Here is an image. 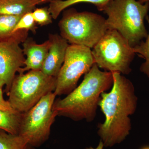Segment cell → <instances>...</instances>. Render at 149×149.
Segmentation results:
<instances>
[{"mask_svg": "<svg viewBox=\"0 0 149 149\" xmlns=\"http://www.w3.org/2000/svg\"><path fill=\"white\" fill-rule=\"evenodd\" d=\"M56 96L54 92L48 93L22 113L18 135L35 148L41 146L49 139L51 127L58 116L53 108Z\"/></svg>", "mask_w": 149, "mask_h": 149, "instance_id": "52a82bcc", "label": "cell"}, {"mask_svg": "<svg viewBox=\"0 0 149 149\" xmlns=\"http://www.w3.org/2000/svg\"><path fill=\"white\" fill-rule=\"evenodd\" d=\"M56 77L41 70H31L16 75L7 93L8 101L15 110L24 113L46 95L55 90Z\"/></svg>", "mask_w": 149, "mask_h": 149, "instance_id": "5b68a950", "label": "cell"}, {"mask_svg": "<svg viewBox=\"0 0 149 149\" xmlns=\"http://www.w3.org/2000/svg\"><path fill=\"white\" fill-rule=\"evenodd\" d=\"M44 1H46V2H47H47H50L51 1H52V0H44Z\"/></svg>", "mask_w": 149, "mask_h": 149, "instance_id": "603a6c76", "label": "cell"}, {"mask_svg": "<svg viewBox=\"0 0 149 149\" xmlns=\"http://www.w3.org/2000/svg\"><path fill=\"white\" fill-rule=\"evenodd\" d=\"M59 27L62 37L70 45L93 49L108 29L106 19L89 12H79L73 9L65 11Z\"/></svg>", "mask_w": 149, "mask_h": 149, "instance_id": "277c9868", "label": "cell"}, {"mask_svg": "<svg viewBox=\"0 0 149 149\" xmlns=\"http://www.w3.org/2000/svg\"><path fill=\"white\" fill-rule=\"evenodd\" d=\"M28 31L22 30L11 38L0 40V86L9 91L17 72L24 66L25 57L19 44L27 39Z\"/></svg>", "mask_w": 149, "mask_h": 149, "instance_id": "9c48e42d", "label": "cell"}, {"mask_svg": "<svg viewBox=\"0 0 149 149\" xmlns=\"http://www.w3.org/2000/svg\"><path fill=\"white\" fill-rule=\"evenodd\" d=\"M22 15H0V40L15 37L22 31L13 32L15 27Z\"/></svg>", "mask_w": 149, "mask_h": 149, "instance_id": "2e32d148", "label": "cell"}, {"mask_svg": "<svg viewBox=\"0 0 149 149\" xmlns=\"http://www.w3.org/2000/svg\"><path fill=\"white\" fill-rule=\"evenodd\" d=\"M112 74V88L102 93L98 104L105 119L98 125L97 133L105 147L120 144L129 135V116L136 111L138 102L133 83L119 72Z\"/></svg>", "mask_w": 149, "mask_h": 149, "instance_id": "6da1fadb", "label": "cell"}, {"mask_svg": "<svg viewBox=\"0 0 149 149\" xmlns=\"http://www.w3.org/2000/svg\"><path fill=\"white\" fill-rule=\"evenodd\" d=\"M138 1L139 2L143 4L147 2H149V0H139Z\"/></svg>", "mask_w": 149, "mask_h": 149, "instance_id": "7402d4cb", "label": "cell"}, {"mask_svg": "<svg viewBox=\"0 0 149 149\" xmlns=\"http://www.w3.org/2000/svg\"><path fill=\"white\" fill-rule=\"evenodd\" d=\"M50 45L49 39L42 44H38L31 38H27L22 43V50L26 58L24 66L19 70V74L31 70H41Z\"/></svg>", "mask_w": 149, "mask_h": 149, "instance_id": "8fae6325", "label": "cell"}, {"mask_svg": "<svg viewBox=\"0 0 149 149\" xmlns=\"http://www.w3.org/2000/svg\"><path fill=\"white\" fill-rule=\"evenodd\" d=\"M149 27V17H146ZM135 53L138 54L139 56L143 58L145 61L140 67L141 72L147 75L149 78V31L145 41H141L138 45L133 47Z\"/></svg>", "mask_w": 149, "mask_h": 149, "instance_id": "e0dca14e", "label": "cell"}, {"mask_svg": "<svg viewBox=\"0 0 149 149\" xmlns=\"http://www.w3.org/2000/svg\"><path fill=\"white\" fill-rule=\"evenodd\" d=\"M95 63L104 71L128 74L135 56L128 40L114 29H108L92 50Z\"/></svg>", "mask_w": 149, "mask_h": 149, "instance_id": "8992f818", "label": "cell"}, {"mask_svg": "<svg viewBox=\"0 0 149 149\" xmlns=\"http://www.w3.org/2000/svg\"><path fill=\"white\" fill-rule=\"evenodd\" d=\"M104 146V144L101 141H100L99 142L98 145L97 146V147L95 148H93L92 147H89L87 148L86 149H103Z\"/></svg>", "mask_w": 149, "mask_h": 149, "instance_id": "44dd1931", "label": "cell"}, {"mask_svg": "<svg viewBox=\"0 0 149 149\" xmlns=\"http://www.w3.org/2000/svg\"><path fill=\"white\" fill-rule=\"evenodd\" d=\"M51 45L42 67V72L48 76L56 77L64 62L68 42L58 35L49 37Z\"/></svg>", "mask_w": 149, "mask_h": 149, "instance_id": "30bf717a", "label": "cell"}, {"mask_svg": "<svg viewBox=\"0 0 149 149\" xmlns=\"http://www.w3.org/2000/svg\"><path fill=\"white\" fill-rule=\"evenodd\" d=\"M45 3L44 0H0V15H23Z\"/></svg>", "mask_w": 149, "mask_h": 149, "instance_id": "7c38bea8", "label": "cell"}, {"mask_svg": "<svg viewBox=\"0 0 149 149\" xmlns=\"http://www.w3.org/2000/svg\"><path fill=\"white\" fill-rule=\"evenodd\" d=\"M111 0H62L52 1L49 3L48 10L54 19L58 18L63 10L70 6L81 3H90L97 7L99 10L102 8Z\"/></svg>", "mask_w": 149, "mask_h": 149, "instance_id": "4fadbf2b", "label": "cell"}, {"mask_svg": "<svg viewBox=\"0 0 149 149\" xmlns=\"http://www.w3.org/2000/svg\"><path fill=\"white\" fill-rule=\"evenodd\" d=\"M62 1V0H52V1Z\"/></svg>", "mask_w": 149, "mask_h": 149, "instance_id": "d4e9b609", "label": "cell"}, {"mask_svg": "<svg viewBox=\"0 0 149 149\" xmlns=\"http://www.w3.org/2000/svg\"><path fill=\"white\" fill-rule=\"evenodd\" d=\"M36 22L33 18L32 12L24 14L22 16L13 30L14 33L20 30H31L35 32Z\"/></svg>", "mask_w": 149, "mask_h": 149, "instance_id": "ac0fdd59", "label": "cell"}, {"mask_svg": "<svg viewBox=\"0 0 149 149\" xmlns=\"http://www.w3.org/2000/svg\"><path fill=\"white\" fill-rule=\"evenodd\" d=\"M95 64L91 48L70 45L67 49L64 62L56 77L54 93L68 95L77 87L79 79Z\"/></svg>", "mask_w": 149, "mask_h": 149, "instance_id": "ba28073f", "label": "cell"}, {"mask_svg": "<svg viewBox=\"0 0 149 149\" xmlns=\"http://www.w3.org/2000/svg\"><path fill=\"white\" fill-rule=\"evenodd\" d=\"M0 149H35L19 135H13L0 129Z\"/></svg>", "mask_w": 149, "mask_h": 149, "instance_id": "9a60e30c", "label": "cell"}, {"mask_svg": "<svg viewBox=\"0 0 149 149\" xmlns=\"http://www.w3.org/2000/svg\"><path fill=\"white\" fill-rule=\"evenodd\" d=\"M22 113L0 109V129L13 135H18Z\"/></svg>", "mask_w": 149, "mask_h": 149, "instance_id": "5bb4252c", "label": "cell"}, {"mask_svg": "<svg viewBox=\"0 0 149 149\" xmlns=\"http://www.w3.org/2000/svg\"><path fill=\"white\" fill-rule=\"evenodd\" d=\"M113 84L112 73L102 71L95 63L78 87L64 98L55 101L54 109L59 116L91 122L96 117L102 93Z\"/></svg>", "mask_w": 149, "mask_h": 149, "instance_id": "7a4b0ae2", "label": "cell"}, {"mask_svg": "<svg viewBox=\"0 0 149 149\" xmlns=\"http://www.w3.org/2000/svg\"><path fill=\"white\" fill-rule=\"evenodd\" d=\"M2 89V87L0 86V109L9 111H14L8 100H6L4 98Z\"/></svg>", "mask_w": 149, "mask_h": 149, "instance_id": "ffe728a7", "label": "cell"}, {"mask_svg": "<svg viewBox=\"0 0 149 149\" xmlns=\"http://www.w3.org/2000/svg\"><path fill=\"white\" fill-rule=\"evenodd\" d=\"M32 13L36 24L43 26L52 22V17L48 8H44L35 9Z\"/></svg>", "mask_w": 149, "mask_h": 149, "instance_id": "d6986e66", "label": "cell"}, {"mask_svg": "<svg viewBox=\"0 0 149 149\" xmlns=\"http://www.w3.org/2000/svg\"><path fill=\"white\" fill-rule=\"evenodd\" d=\"M142 149H149V147H146L143 148Z\"/></svg>", "mask_w": 149, "mask_h": 149, "instance_id": "cb8c5ba5", "label": "cell"}, {"mask_svg": "<svg viewBox=\"0 0 149 149\" xmlns=\"http://www.w3.org/2000/svg\"><path fill=\"white\" fill-rule=\"evenodd\" d=\"M149 10V2L136 0H111L101 11L107 15L108 29H114L135 47L148 36L144 19Z\"/></svg>", "mask_w": 149, "mask_h": 149, "instance_id": "3957f363", "label": "cell"}]
</instances>
